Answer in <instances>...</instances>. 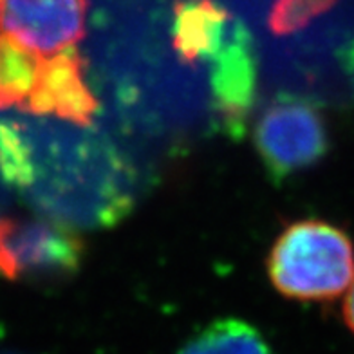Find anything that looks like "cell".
<instances>
[{
	"label": "cell",
	"instance_id": "obj_1",
	"mask_svg": "<svg viewBox=\"0 0 354 354\" xmlns=\"http://www.w3.org/2000/svg\"><path fill=\"white\" fill-rule=\"evenodd\" d=\"M268 273L277 291L289 299H336L353 282V243L333 224L300 221L273 244Z\"/></svg>",
	"mask_w": 354,
	"mask_h": 354
},
{
	"label": "cell",
	"instance_id": "obj_2",
	"mask_svg": "<svg viewBox=\"0 0 354 354\" xmlns=\"http://www.w3.org/2000/svg\"><path fill=\"white\" fill-rule=\"evenodd\" d=\"M255 147L268 176L277 183L284 181L326 156V122L308 98L280 93L257 122Z\"/></svg>",
	"mask_w": 354,
	"mask_h": 354
},
{
	"label": "cell",
	"instance_id": "obj_3",
	"mask_svg": "<svg viewBox=\"0 0 354 354\" xmlns=\"http://www.w3.org/2000/svg\"><path fill=\"white\" fill-rule=\"evenodd\" d=\"M84 253V241L66 223L0 219V275L4 279H69L78 271Z\"/></svg>",
	"mask_w": 354,
	"mask_h": 354
},
{
	"label": "cell",
	"instance_id": "obj_4",
	"mask_svg": "<svg viewBox=\"0 0 354 354\" xmlns=\"http://www.w3.org/2000/svg\"><path fill=\"white\" fill-rule=\"evenodd\" d=\"M85 19L87 0H0V31L44 58L75 47Z\"/></svg>",
	"mask_w": 354,
	"mask_h": 354
},
{
	"label": "cell",
	"instance_id": "obj_5",
	"mask_svg": "<svg viewBox=\"0 0 354 354\" xmlns=\"http://www.w3.org/2000/svg\"><path fill=\"white\" fill-rule=\"evenodd\" d=\"M22 111L66 120L80 127L93 122L98 100L88 87L84 60L75 47L44 58L37 87Z\"/></svg>",
	"mask_w": 354,
	"mask_h": 354
},
{
	"label": "cell",
	"instance_id": "obj_6",
	"mask_svg": "<svg viewBox=\"0 0 354 354\" xmlns=\"http://www.w3.org/2000/svg\"><path fill=\"white\" fill-rule=\"evenodd\" d=\"M210 66L214 105L223 127L228 134H243L257 82L252 35L244 24L212 58Z\"/></svg>",
	"mask_w": 354,
	"mask_h": 354
},
{
	"label": "cell",
	"instance_id": "obj_7",
	"mask_svg": "<svg viewBox=\"0 0 354 354\" xmlns=\"http://www.w3.org/2000/svg\"><path fill=\"white\" fill-rule=\"evenodd\" d=\"M243 22L214 0H179L174 8L172 42L183 62H210Z\"/></svg>",
	"mask_w": 354,
	"mask_h": 354
},
{
	"label": "cell",
	"instance_id": "obj_8",
	"mask_svg": "<svg viewBox=\"0 0 354 354\" xmlns=\"http://www.w3.org/2000/svg\"><path fill=\"white\" fill-rule=\"evenodd\" d=\"M44 56L0 33V111L22 109L37 87Z\"/></svg>",
	"mask_w": 354,
	"mask_h": 354
},
{
	"label": "cell",
	"instance_id": "obj_9",
	"mask_svg": "<svg viewBox=\"0 0 354 354\" xmlns=\"http://www.w3.org/2000/svg\"><path fill=\"white\" fill-rule=\"evenodd\" d=\"M177 354H271V351L248 322L221 318L190 338Z\"/></svg>",
	"mask_w": 354,
	"mask_h": 354
},
{
	"label": "cell",
	"instance_id": "obj_10",
	"mask_svg": "<svg viewBox=\"0 0 354 354\" xmlns=\"http://www.w3.org/2000/svg\"><path fill=\"white\" fill-rule=\"evenodd\" d=\"M0 172L6 181L19 187L33 181L35 167L31 147L13 125H0Z\"/></svg>",
	"mask_w": 354,
	"mask_h": 354
},
{
	"label": "cell",
	"instance_id": "obj_11",
	"mask_svg": "<svg viewBox=\"0 0 354 354\" xmlns=\"http://www.w3.org/2000/svg\"><path fill=\"white\" fill-rule=\"evenodd\" d=\"M336 0H277L268 19L275 35L297 33L311 20L331 10Z\"/></svg>",
	"mask_w": 354,
	"mask_h": 354
},
{
	"label": "cell",
	"instance_id": "obj_12",
	"mask_svg": "<svg viewBox=\"0 0 354 354\" xmlns=\"http://www.w3.org/2000/svg\"><path fill=\"white\" fill-rule=\"evenodd\" d=\"M344 318H345V324H347V327H349L351 331L354 333V277H353V282H351L349 293H347V297H345Z\"/></svg>",
	"mask_w": 354,
	"mask_h": 354
}]
</instances>
